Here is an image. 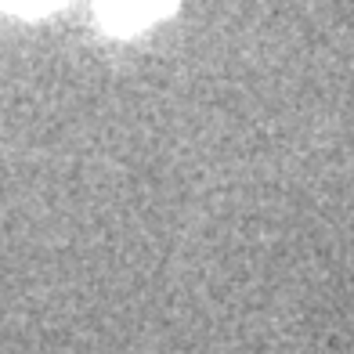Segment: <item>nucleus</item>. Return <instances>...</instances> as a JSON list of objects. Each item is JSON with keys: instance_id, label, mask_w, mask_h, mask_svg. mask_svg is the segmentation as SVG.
<instances>
[{"instance_id": "1", "label": "nucleus", "mask_w": 354, "mask_h": 354, "mask_svg": "<svg viewBox=\"0 0 354 354\" xmlns=\"http://www.w3.org/2000/svg\"><path fill=\"white\" fill-rule=\"evenodd\" d=\"M177 0H98V22L112 37H134L152 22L167 19Z\"/></svg>"}, {"instance_id": "2", "label": "nucleus", "mask_w": 354, "mask_h": 354, "mask_svg": "<svg viewBox=\"0 0 354 354\" xmlns=\"http://www.w3.org/2000/svg\"><path fill=\"white\" fill-rule=\"evenodd\" d=\"M58 4H66V0H0V8L11 11V15H22V19L47 15V11H55Z\"/></svg>"}]
</instances>
